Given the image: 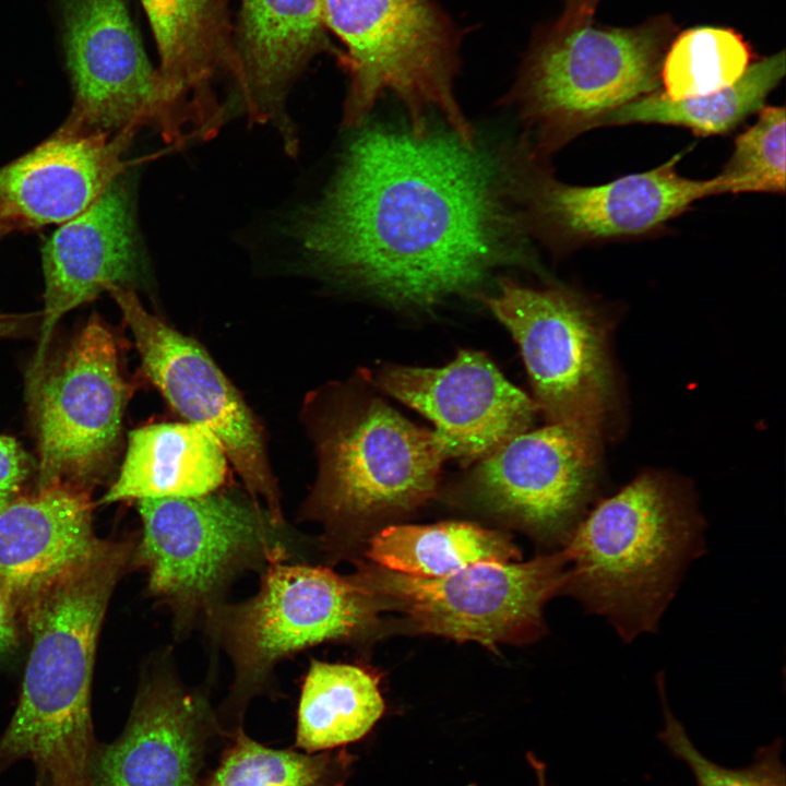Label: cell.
Returning <instances> with one entry per match:
<instances>
[{
	"label": "cell",
	"instance_id": "2e32d148",
	"mask_svg": "<svg viewBox=\"0 0 786 786\" xmlns=\"http://www.w3.org/2000/svg\"><path fill=\"white\" fill-rule=\"evenodd\" d=\"M679 159L676 155L656 168L603 184L571 186L535 167L529 155L522 175L529 230L567 246L653 231L694 202L720 193L717 176L695 180L679 175Z\"/></svg>",
	"mask_w": 786,
	"mask_h": 786
},
{
	"label": "cell",
	"instance_id": "5b68a950",
	"mask_svg": "<svg viewBox=\"0 0 786 786\" xmlns=\"http://www.w3.org/2000/svg\"><path fill=\"white\" fill-rule=\"evenodd\" d=\"M383 609L382 600L355 573L341 575L285 559L270 562L252 597L215 605L202 623L234 671L229 692L216 711L223 730L241 727L250 701L276 691L277 664L322 643L367 636Z\"/></svg>",
	"mask_w": 786,
	"mask_h": 786
},
{
	"label": "cell",
	"instance_id": "4fadbf2b",
	"mask_svg": "<svg viewBox=\"0 0 786 786\" xmlns=\"http://www.w3.org/2000/svg\"><path fill=\"white\" fill-rule=\"evenodd\" d=\"M599 432L565 424L524 431L478 461L466 496L547 545H567L596 486Z\"/></svg>",
	"mask_w": 786,
	"mask_h": 786
},
{
	"label": "cell",
	"instance_id": "9c48e42d",
	"mask_svg": "<svg viewBox=\"0 0 786 786\" xmlns=\"http://www.w3.org/2000/svg\"><path fill=\"white\" fill-rule=\"evenodd\" d=\"M355 574L384 609L404 612L418 632L492 648L541 634L545 605L563 593L568 559L561 549L526 562H478L441 577L359 563Z\"/></svg>",
	"mask_w": 786,
	"mask_h": 786
},
{
	"label": "cell",
	"instance_id": "5bb4252c",
	"mask_svg": "<svg viewBox=\"0 0 786 786\" xmlns=\"http://www.w3.org/2000/svg\"><path fill=\"white\" fill-rule=\"evenodd\" d=\"M108 294L132 332L148 379L187 421L215 434L249 496L286 525L261 429L237 390L195 341L150 313L135 290L115 287Z\"/></svg>",
	"mask_w": 786,
	"mask_h": 786
},
{
	"label": "cell",
	"instance_id": "d590c367",
	"mask_svg": "<svg viewBox=\"0 0 786 786\" xmlns=\"http://www.w3.org/2000/svg\"><path fill=\"white\" fill-rule=\"evenodd\" d=\"M34 786H50V783L47 777L36 775Z\"/></svg>",
	"mask_w": 786,
	"mask_h": 786
},
{
	"label": "cell",
	"instance_id": "e0dca14e",
	"mask_svg": "<svg viewBox=\"0 0 786 786\" xmlns=\"http://www.w3.org/2000/svg\"><path fill=\"white\" fill-rule=\"evenodd\" d=\"M126 172L86 210L61 224L43 247L44 311L27 385L37 380L53 330L66 313L115 287H150L151 271L136 225L134 183Z\"/></svg>",
	"mask_w": 786,
	"mask_h": 786
},
{
	"label": "cell",
	"instance_id": "8d00e7d4",
	"mask_svg": "<svg viewBox=\"0 0 786 786\" xmlns=\"http://www.w3.org/2000/svg\"><path fill=\"white\" fill-rule=\"evenodd\" d=\"M226 1V0H225Z\"/></svg>",
	"mask_w": 786,
	"mask_h": 786
},
{
	"label": "cell",
	"instance_id": "8fae6325",
	"mask_svg": "<svg viewBox=\"0 0 786 786\" xmlns=\"http://www.w3.org/2000/svg\"><path fill=\"white\" fill-rule=\"evenodd\" d=\"M484 300L520 346L548 424L599 432L614 382L606 331L591 305L568 289H534L508 278Z\"/></svg>",
	"mask_w": 786,
	"mask_h": 786
},
{
	"label": "cell",
	"instance_id": "d6986e66",
	"mask_svg": "<svg viewBox=\"0 0 786 786\" xmlns=\"http://www.w3.org/2000/svg\"><path fill=\"white\" fill-rule=\"evenodd\" d=\"M136 131L115 135L60 127L51 136L0 167V223L13 230L63 224L86 210L129 162Z\"/></svg>",
	"mask_w": 786,
	"mask_h": 786
},
{
	"label": "cell",
	"instance_id": "44dd1931",
	"mask_svg": "<svg viewBox=\"0 0 786 786\" xmlns=\"http://www.w3.org/2000/svg\"><path fill=\"white\" fill-rule=\"evenodd\" d=\"M156 41L172 116L184 136L206 139L227 119L213 90L219 70L235 72L224 0H140Z\"/></svg>",
	"mask_w": 786,
	"mask_h": 786
},
{
	"label": "cell",
	"instance_id": "7402d4cb",
	"mask_svg": "<svg viewBox=\"0 0 786 786\" xmlns=\"http://www.w3.org/2000/svg\"><path fill=\"white\" fill-rule=\"evenodd\" d=\"M88 490L57 484L0 510V587L21 608L98 543Z\"/></svg>",
	"mask_w": 786,
	"mask_h": 786
},
{
	"label": "cell",
	"instance_id": "f1b7e54d",
	"mask_svg": "<svg viewBox=\"0 0 786 786\" xmlns=\"http://www.w3.org/2000/svg\"><path fill=\"white\" fill-rule=\"evenodd\" d=\"M754 124L736 138L734 151L717 175L720 193H784L786 187V112L763 106Z\"/></svg>",
	"mask_w": 786,
	"mask_h": 786
},
{
	"label": "cell",
	"instance_id": "6da1fadb",
	"mask_svg": "<svg viewBox=\"0 0 786 786\" xmlns=\"http://www.w3.org/2000/svg\"><path fill=\"white\" fill-rule=\"evenodd\" d=\"M522 159L450 131L370 127L312 203L282 227L306 271L403 306L429 307L491 271L531 263Z\"/></svg>",
	"mask_w": 786,
	"mask_h": 786
},
{
	"label": "cell",
	"instance_id": "d6a6232c",
	"mask_svg": "<svg viewBox=\"0 0 786 786\" xmlns=\"http://www.w3.org/2000/svg\"><path fill=\"white\" fill-rule=\"evenodd\" d=\"M602 0H563V12L559 16L568 22H592Z\"/></svg>",
	"mask_w": 786,
	"mask_h": 786
},
{
	"label": "cell",
	"instance_id": "ac0fdd59",
	"mask_svg": "<svg viewBox=\"0 0 786 786\" xmlns=\"http://www.w3.org/2000/svg\"><path fill=\"white\" fill-rule=\"evenodd\" d=\"M376 384L434 425L445 460L473 463L532 425L535 402L483 353L463 349L440 368L386 366Z\"/></svg>",
	"mask_w": 786,
	"mask_h": 786
},
{
	"label": "cell",
	"instance_id": "8992f818",
	"mask_svg": "<svg viewBox=\"0 0 786 786\" xmlns=\"http://www.w3.org/2000/svg\"><path fill=\"white\" fill-rule=\"evenodd\" d=\"M677 34L664 14L629 27L560 17L539 27L510 95L536 133L534 155L557 150L658 91L663 59Z\"/></svg>",
	"mask_w": 786,
	"mask_h": 786
},
{
	"label": "cell",
	"instance_id": "7c38bea8",
	"mask_svg": "<svg viewBox=\"0 0 786 786\" xmlns=\"http://www.w3.org/2000/svg\"><path fill=\"white\" fill-rule=\"evenodd\" d=\"M62 12L74 96L62 127L115 135L151 126L166 143L184 144L124 1L62 0Z\"/></svg>",
	"mask_w": 786,
	"mask_h": 786
},
{
	"label": "cell",
	"instance_id": "1f68e13d",
	"mask_svg": "<svg viewBox=\"0 0 786 786\" xmlns=\"http://www.w3.org/2000/svg\"><path fill=\"white\" fill-rule=\"evenodd\" d=\"M20 612L12 597L0 587V656L19 645Z\"/></svg>",
	"mask_w": 786,
	"mask_h": 786
},
{
	"label": "cell",
	"instance_id": "4dcf8cb0",
	"mask_svg": "<svg viewBox=\"0 0 786 786\" xmlns=\"http://www.w3.org/2000/svg\"><path fill=\"white\" fill-rule=\"evenodd\" d=\"M31 473V462L20 443L0 436V510L20 496Z\"/></svg>",
	"mask_w": 786,
	"mask_h": 786
},
{
	"label": "cell",
	"instance_id": "836d02e7",
	"mask_svg": "<svg viewBox=\"0 0 786 786\" xmlns=\"http://www.w3.org/2000/svg\"><path fill=\"white\" fill-rule=\"evenodd\" d=\"M9 233V229L0 223V239ZM27 324L26 317L0 314V336L22 331Z\"/></svg>",
	"mask_w": 786,
	"mask_h": 786
},
{
	"label": "cell",
	"instance_id": "52a82bcc",
	"mask_svg": "<svg viewBox=\"0 0 786 786\" xmlns=\"http://www.w3.org/2000/svg\"><path fill=\"white\" fill-rule=\"evenodd\" d=\"M138 510L133 567L146 570L148 591L170 611L177 638L203 623L237 576L291 558L286 525L251 497L215 490L139 500Z\"/></svg>",
	"mask_w": 786,
	"mask_h": 786
},
{
	"label": "cell",
	"instance_id": "f546056e",
	"mask_svg": "<svg viewBox=\"0 0 786 786\" xmlns=\"http://www.w3.org/2000/svg\"><path fill=\"white\" fill-rule=\"evenodd\" d=\"M660 696L664 728L660 740L672 754L691 769L698 786H785V767L781 760V742L758 751L752 764L742 769L720 766L704 757L688 737L683 725L670 711L665 689L664 674L656 678Z\"/></svg>",
	"mask_w": 786,
	"mask_h": 786
},
{
	"label": "cell",
	"instance_id": "ba28073f",
	"mask_svg": "<svg viewBox=\"0 0 786 786\" xmlns=\"http://www.w3.org/2000/svg\"><path fill=\"white\" fill-rule=\"evenodd\" d=\"M322 14L345 47L343 126H364L378 99L392 93L414 134L426 132L428 116L437 114L462 141L476 143L453 91L460 36L434 0H322Z\"/></svg>",
	"mask_w": 786,
	"mask_h": 786
},
{
	"label": "cell",
	"instance_id": "e575fe53",
	"mask_svg": "<svg viewBox=\"0 0 786 786\" xmlns=\"http://www.w3.org/2000/svg\"><path fill=\"white\" fill-rule=\"evenodd\" d=\"M528 761L535 771L537 786H546V767L533 753L528 754Z\"/></svg>",
	"mask_w": 786,
	"mask_h": 786
},
{
	"label": "cell",
	"instance_id": "3957f363",
	"mask_svg": "<svg viewBox=\"0 0 786 786\" xmlns=\"http://www.w3.org/2000/svg\"><path fill=\"white\" fill-rule=\"evenodd\" d=\"M689 489L644 473L590 510L562 548L563 593L604 617L623 642L655 632L689 564L705 552Z\"/></svg>",
	"mask_w": 786,
	"mask_h": 786
},
{
	"label": "cell",
	"instance_id": "30bf717a",
	"mask_svg": "<svg viewBox=\"0 0 786 786\" xmlns=\"http://www.w3.org/2000/svg\"><path fill=\"white\" fill-rule=\"evenodd\" d=\"M37 436L36 490H85L116 455L127 400L112 332L93 314L27 388Z\"/></svg>",
	"mask_w": 786,
	"mask_h": 786
},
{
	"label": "cell",
	"instance_id": "484cf974",
	"mask_svg": "<svg viewBox=\"0 0 786 786\" xmlns=\"http://www.w3.org/2000/svg\"><path fill=\"white\" fill-rule=\"evenodd\" d=\"M785 75V53L749 66L733 85L695 97L671 99L655 91L607 115L599 126L657 123L679 126L698 135L727 133L758 112Z\"/></svg>",
	"mask_w": 786,
	"mask_h": 786
},
{
	"label": "cell",
	"instance_id": "ffe728a7",
	"mask_svg": "<svg viewBox=\"0 0 786 786\" xmlns=\"http://www.w3.org/2000/svg\"><path fill=\"white\" fill-rule=\"evenodd\" d=\"M325 28L322 0H242L234 44L238 104L250 122L273 127L290 155L298 136L288 93L309 61L331 50Z\"/></svg>",
	"mask_w": 786,
	"mask_h": 786
},
{
	"label": "cell",
	"instance_id": "9a60e30c",
	"mask_svg": "<svg viewBox=\"0 0 786 786\" xmlns=\"http://www.w3.org/2000/svg\"><path fill=\"white\" fill-rule=\"evenodd\" d=\"M222 736L207 692L184 686L163 654L144 675L122 734L97 742L91 786H196L210 742Z\"/></svg>",
	"mask_w": 786,
	"mask_h": 786
},
{
	"label": "cell",
	"instance_id": "83f0119b",
	"mask_svg": "<svg viewBox=\"0 0 786 786\" xmlns=\"http://www.w3.org/2000/svg\"><path fill=\"white\" fill-rule=\"evenodd\" d=\"M752 50L733 28L699 26L677 34L660 68L663 93L671 99L707 95L737 82Z\"/></svg>",
	"mask_w": 786,
	"mask_h": 786
},
{
	"label": "cell",
	"instance_id": "4316f807",
	"mask_svg": "<svg viewBox=\"0 0 786 786\" xmlns=\"http://www.w3.org/2000/svg\"><path fill=\"white\" fill-rule=\"evenodd\" d=\"M227 738L217 766L196 786H344L353 762L345 750L269 748L248 737L242 726Z\"/></svg>",
	"mask_w": 786,
	"mask_h": 786
},
{
	"label": "cell",
	"instance_id": "603a6c76",
	"mask_svg": "<svg viewBox=\"0 0 786 786\" xmlns=\"http://www.w3.org/2000/svg\"><path fill=\"white\" fill-rule=\"evenodd\" d=\"M226 458L219 440L203 426L187 421L136 428L100 503L204 496L224 483Z\"/></svg>",
	"mask_w": 786,
	"mask_h": 786
},
{
	"label": "cell",
	"instance_id": "cb8c5ba5",
	"mask_svg": "<svg viewBox=\"0 0 786 786\" xmlns=\"http://www.w3.org/2000/svg\"><path fill=\"white\" fill-rule=\"evenodd\" d=\"M384 710L376 674L359 665L311 659L301 684L295 747L317 753L358 741Z\"/></svg>",
	"mask_w": 786,
	"mask_h": 786
},
{
	"label": "cell",
	"instance_id": "7a4b0ae2",
	"mask_svg": "<svg viewBox=\"0 0 786 786\" xmlns=\"http://www.w3.org/2000/svg\"><path fill=\"white\" fill-rule=\"evenodd\" d=\"M135 546L133 537L99 539L21 608L32 643L16 708L0 736V776L27 760L51 786H91L98 742L91 715L96 643Z\"/></svg>",
	"mask_w": 786,
	"mask_h": 786
},
{
	"label": "cell",
	"instance_id": "d4e9b609",
	"mask_svg": "<svg viewBox=\"0 0 786 786\" xmlns=\"http://www.w3.org/2000/svg\"><path fill=\"white\" fill-rule=\"evenodd\" d=\"M366 556L376 565L416 577H441L478 562L521 560L507 534L458 521L385 527L370 537Z\"/></svg>",
	"mask_w": 786,
	"mask_h": 786
},
{
	"label": "cell",
	"instance_id": "277c9868",
	"mask_svg": "<svg viewBox=\"0 0 786 786\" xmlns=\"http://www.w3.org/2000/svg\"><path fill=\"white\" fill-rule=\"evenodd\" d=\"M329 408L318 432L319 475L299 517L322 525L318 543L336 557L371 522L433 497L445 457L432 431L376 395L345 391Z\"/></svg>",
	"mask_w": 786,
	"mask_h": 786
}]
</instances>
